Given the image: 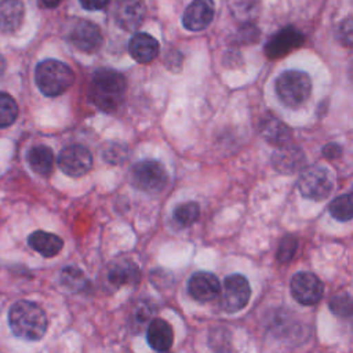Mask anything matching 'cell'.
Instances as JSON below:
<instances>
[{
  "instance_id": "obj_1",
  "label": "cell",
  "mask_w": 353,
  "mask_h": 353,
  "mask_svg": "<svg viewBox=\"0 0 353 353\" xmlns=\"http://www.w3.org/2000/svg\"><path fill=\"white\" fill-rule=\"evenodd\" d=\"M127 91L125 77L113 69H99L94 73L90 84V101L103 112L117 110Z\"/></svg>"
},
{
  "instance_id": "obj_2",
  "label": "cell",
  "mask_w": 353,
  "mask_h": 353,
  "mask_svg": "<svg viewBox=\"0 0 353 353\" xmlns=\"http://www.w3.org/2000/svg\"><path fill=\"white\" fill-rule=\"evenodd\" d=\"M11 331L25 341H39L47 331V316L44 310L32 301H17L8 312Z\"/></svg>"
},
{
  "instance_id": "obj_3",
  "label": "cell",
  "mask_w": 353,
  "mask_h": 353,
  "mask_svg": "<svg viewBox=\"0 0 353 353\" xmlns=\"http://www.w3.org/2000/svg\"><path fill=\"white\" fill-rule=\"evenodd\" d=\"M34 80L46 97H58L73 84L74 73L65 62L44 59L36 66Z\"/></svg>"
},
{
  "instance_id": "obj_4",
  "label": "cell",
  "mask_w": 353,
  "mask_h": 353,
  "mask_svg": "<svg viewBox=\"0 0 353 353\" xmlns=\"http://www.w3.org/2000/svg\"><path fill=\"white\" fill-rule=\"evenodd\" d=\"M274 88L281 103L288 108H298L310 97L312 80L306 72L285 70L276 79Z\"/></svg>"
},
{
  "instance_id": "obj_5",
  "label": "cell",
  "mask_w": 353,
  "mask_h": 353,
  "mask_svg": "<svg viewBox=\"0 0 353 353\" xmlns=\"http://www.w3.org/2000/svg\"><path fill=\"white\" fill-rule=\"evenodd\" d=\"M130 182L138 190L159 193L165 188L168 175L161 163L156 160H141L131 167Z\"/></svg>"
},
{
  "instance_id": "obj_6",
  "label": "cell",
  "mask_w": 353,
  "mask_h": 353,
  "mask_svg": "<svg viewBox=\"0 0 353 353\" xmlns=\"http://www.w3.org/2000/svg\"><path fill=\"white\" fill-rule=\"evenodd\" d=\"M332 175L323 165L306 167L298 179V189L302 196L320 201L327 199L332 192Z\"/></svg>"
},
{
  "instance_id": "obj_7",
  "label": "cell",
  "mask_w": 353,
  "mask_h": 353,
  "mask_svg": "<svg viewBox=\"0 0 353 353\" xmlns=\"http://www.w3.org/2000/svg\"><path fill=\"white\" fill-rule=\"evenodd\" d=\"M221 292V307L226 313H236L247 306L251 298V287L248 280L239 273L229 274L223 280Z\"/></svg>"
},
{
  "instance_id": "obj_8",
  "label": "cell",
  "mask_w": 353,
  "mask_h": 353,
  "mask_svg": "<svg viewBox=\"0 0 353 353\" xmlns=\"http://www.w3.org/2000/svg\"><path fill=\"white\" fill-rule=\"evenodd\" d=\"M291 294L298 303L312 306L323 298L324 285L316 274L309 272H298L291 280Z\"/></svg>"
},
{
  "instance_id": "obj_9",
  "label": "cell",
  "mask_w": 353,
  "mask_h": 353,
  "mask_svg": "<svg viewBox=\"0 0 353 353\" xmlns=\"http://www.w3.org/2000/svg\"><path fill=\"white\" fill-rule=\"evenodd\" d=\"M58 165L69 176H83L92 167V154L83 145H69L59 152Z\"/></svg>"
},
{
  "instance_id": "obj_10",
  "label": "cell",
  "mask_w": 353,
  "mask_h": 353,
  "mask_svg": "<svg viewBox=\"0 0 353 353\" xmlns=\"http://www.w3.org/2000/svg\"><path fill=\"white\" fill-rule=\"evenodd\" d=\"M303 34L294 26H285L277 33H274L265 46V54L270 59H277L292 50L303 44Z\"/></svg>"
},
{
  "instance_id": "obj_11",
  "label": "cell",
  "mask_w": 353,
  "mask_h": 353,
  "mask_svg": "<svg viewBox=\"0 0 353 353\" xmlns=\"http://www.w3.org/2000/svg\"><path fill=\"white\" fill-rule=\"evenodd\" d=\"M69 40L83 52H95L102 46V33L94 22L79 19L70 30Z\"/></svg>"
},
{
  "instance_id": "obj_12",
  "label": "cell",
  "mask_w": 353,
  "mask_h": 353,
  "mask_svg": "<svg viewBox=\"0 0 353 353\" xmlns=\"http://www.w3.org/2000/svg\"><path fill=\"white\" fill-rule=\"evenodd\" d=\"M214 14V0H193L182 15V23L188 30L199 32L212 22Z\"/></svg>"
},
{
  "instance_id": "obj_13",
  "label": "cell",
  "mask_w": 353,
  "mask_h": 353,
  "mask_svg": "<svg viewBox=\"0 0 353 353\" xmlns=\"http://www.w3.org/2000/svg\"><path fill=\"white\" fill-rule=\"evenodd\" d=\"M221 283L214 273L196 272L188 281L189 295L199 302H210L219 295Z\"/></svg>"
},
{
  "instance_id": "obj_14",
  "label": "cell",
  "mask_w": 353,
  "mask_h": 353,
  "mask_svg": "<svg viewBox=\"0 0 353 353\" xmlns=\"http://www.w3.org/2000/svg\"><path fill=\"white\" fill-rule=\"evenodd\" d=\"M113 15L120 28L124 30H135L145 18L143 0H116Z\"/></svg>"
},
{
  "instance_id": "obj_15",
  "label": "cell",
  "mask_w": 353,
  "mask_h": 353,
  "mask_svg": "<svg viewBox=\"0 0 353 353\" xmlns=\"http://www.w3.org/2000/svg\"><path fill=\"white\" fill-rule=\"evenodd\" d=\"M305 161L306 159L303 150L290 142L279 146V149L272 156L273 167L283 174H294L302 170Z\"/></svg>"
},
{
  "instance_id": "obj_16",
  "label": "cell",
  "mask_w": 353,
  "mask_h": 353,
  "mask_svg": "<svg viewBox=\"0 0 353 353\" xmlns=\"http://www.w3.org/2000/svg\"><path fill=\"white\" fill-rule=\"evenodd\" d=\"M159 50H160L159 41L149 33H143V32L135 33L128 43L130 55L139 63L152 62L157 57Z\"/></svg>"
},
{
  "instance_id": "obj_17",
  "label": "cell",
  "mask_w": 353,
  "mask_h": 353,
  "mask_svg": "<svg viewBox=\"0 0 353 353\" xmlns=\"http://www.w3.org/2000/svg\"><path fill=\"white\" fill-rule=\"evenodd\" d=\"M146 339L149 346L156 352H167L171 349L174 343L172 327L164 319L156 317L149 323V327L146 331Z\"/></svg>"
},
{
  "instance_id": "obj_18",
  "label": "cell",
  "mask_w": 353,
  "mask_h": 353,
  "mask_svg": "<svg viewBox=\"0 0 353 353\" xmlns=\"http://www.w3.org/2000/svg\"><path fill=\"white\" fill-rule=\"evenodd\" d=\"M141 272L138 266L128 261L120 259L113 262L108 269V280L113 287H123V285H134L139 281Z\"/></svg>"
},
{
  "instance_id": "obj_19",
  "label": "cell",
  "mask_w": 353,
  "mask_h": 353,
  "mask_svg": "<svg viewBox=\"0 0 353 353\" xmlns=\"http://www.w3.org/2000/svg\"><path fill=\"white\" fill-rule=\"evenodd\" d=\"M25 15V7L22 0H1L0 1V32L12 33L15 32Z\"/></svg>"
},
{
  "instance_id": "obj_20",
  "label": "cell",
  "mask_w": 353,
  "mask_h": 353,
  "mask_svg": "<svg viewBox=\"0 0 353 353\" xmlns=\"http://www.w3.org/2000/svg\"><path fill=\"white\" fill-rule=\"evenodd\" d=\"M28 243L34 251H37L46 258L55 256L63 247V240L59 236L44 230L33 232L28 237Z\"/></svg>"
},
{
  "instance_id": "obj_21",
  "label": "cell",
  "mask_w": 353,
  "mask_h": 353,
  "mask_svg": "<svg viewBox=\"0 0 353 353\" xmlns=\"http://www.w3.org/2000/svg\"><path fill=\"white\" fill-rule=\"evenodd\" d=\"M28 163L36 174L48 176L54 167V153L46 145H36L28 152Z\"/></svg>"
},
{
  "instance_id": "obj_22",
  "label": "cell",
  "mask_w": 353,
  "mask_h": 353,
  "mask_svg": "<svg viewBox=\"0 0 353 353\" xmlns=\"http://www.w3.org/2000/svg\"><path fill=\"white\" fill-rule=\"evenodd\" d=\"M262 137L270 143L276 146H281L291 139V130L281 120L276 117L265 119L261 124Z\"/></svg>"
},
{
  "instance_id": "obj_23",
  "label": "cell",
  "mask_w": 353,
  "mask_h": 353,
  "mask_svg": "<svg viewBox=\"0 0 353 353\" xmlns=\"http://www.w3.org/2000/svg\"><path fill=\"white\" fill-rule=\"evenodd\" d=\"M172 216H174V221L182 226V228H186V226H190L193 225L199 216H200V207L196 201H185V203H181L175 207L174 212H172Z\"/></svg>"
},
{
  "instance_id": "obj_24",
  "label": "cell",
  "mask_w": 353,
  "mask_h": 353,
  "mask_svg": "<svg viewBox=\"0 0 353 353\" xmlns=\"http://www.w3.org/2000/svg\"><path fill=\"white\" fill-rule=\"evenodd\" d=\"M61 283L65 288L70 291H83L87 288L88 281L84 273L76 266H66L61 273Z\"/></svg>"
},
{
  "instance_id": "obj_25",
  "label": "cell",
  "mask_w": 353,
  "mask_h": 353,
  "mask_svg": "<svg viewBox=\"0 0 353 353\" xmlns=\"http://www.w3.org/2000/svg\"><path fill=\"white\" fill-rule=\"evenodd\" d=\"M330 214L332 218L347 222L353 216V207H352V196L349 193L335 197L330 204Z\"/></svg>"
},
{
  "instance_id": "obj_26",
  "label": "cell",
  "mask_w": 353,
  "mask_h": 353,
  "mask_svg": "<svg viewBox=\"0 0 353 353\" xmlns=\"http://www.w3.org/2000/svg\"><path fill=\"white\" fill-rule=\"evenodd\" d=\"M18 116V105L15 99L7 94L0 91V128L11 125Z\"/></svg>"
},
{
  "instance_id": "obj_27",
  "label": "cell",
  "mask_w": 353,
  "mask_h": 353,
  "mask_svg": "<svg viewBox=\"0 0 353 353\" xmlns=\"http://www.w3.org/2000/svg\"><path fill=\"white\" fill-rule=\"evenodd\" d=\"M296 248H298V240L294 234H285L280 244H279V248H277V261L284 263V262H288L292 259V256L295 255L296 252Z\"/></svg>"
},
{
  "instance_id": "obj_28",
  "label": "cell",
  "mask_w": 353,
  "mask_h": 353,
  "mask_svg": "<svg viewBox=\"0 0 353 353\" xmlns=\"http://www.w3.org/2000/svg\"><path fill=\"white\" fill-rule=\"evenodd\" d=\"M331 310L338 316H350L352 313V299L347 292H341L335 295L330 302Z\"/></svg>"
},
{
  "instance_id": "obj_29",
  "label": "cell",
  "mask_w": 353,
  "mask_h": 353,
  "mask_svg": "<svg viewBox=\"0 0 353 353\" xmlns=\"http://www.w3.org/2000/svg\"><path fill=\"white\" fill-rule=\"evenodd\" d=\"M102 156H103V159H105L108 163L116 164V163H120V161L124 160V157H125V149H124V146H121V145L109 143V145L106 146V149L103 150Z\"/></svg>"
},
{
  "instance_id": "obj_30",
  "label": "cell",
  "mask_w": 353,
  "mask_h": 353,
  "mask_svg": "<svg viewBox=\"0 0 353 353\" xmlns=\"http://www.w3.org/2000/svg\"><path fill=\"white\" fill-rule=\"evenodd\" d=\"M341 40L345 46H350L352 41V23H350V18H347L345 22H342L341 25Z\"/></svg>"
},
{
  "instance_id": "obj_31",
  "label": "cell",
  "mask_w": 353,
  "mask_h": 353,
  "mask_svg": "<svg viewBox=\"0 0 353 353\" xmlns=\"http://www.w3.org/2000/svg\"><path fill=\"white\" fill-rule=\"evenodd\" d=\"M79 1L83 6V8H85L88 11L102 10L109 4V0H79Z\"/></svg>"
},
{
  "instance_id": "obj_32",
  "label": "cell",
  "mask_w": 353,
  "mask_h": 353,
  "mask_svg": "<svg viewBox=\"0 0 353 353\" xmlns=\"http://www.w3.org/2000/svg\"><path fill=\"white\" fill-rule=\"evenodd\" d=\"M342 153V148L338 143H328L323 148V154L327 159H336Z\"/></svg>"
},
{
  "instance_id": "obj_33",
  "label": "cell",
  "mask_w": 353,
  "mask_h": 353,
  "mask_svg": "<svg viewBox=\"0 0 353 353\" xmlns=\"http://www.w3.org/2000/svg\"><path fill=\"white\" fill-rule=\"evenodd\" d=\"M39 1H40L41 6H44L47 8H54V7H57L59 4L61 0H39Z\"/></svg>"
}]
</instances>
